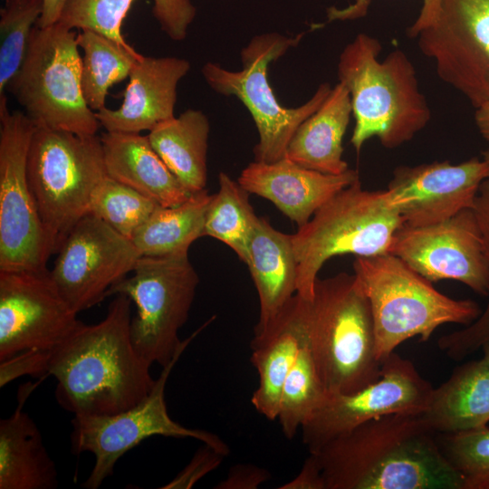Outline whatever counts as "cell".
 Returning <instances> with one entry per match:
<instances>
[{"instance_id":"6da1fadb","label":"cell","mask_w":489,"mask_h":489,"mask_svg":"<svg viewBox=\"0 0 489 489\" xmlns=\"http://www.w3.org/2000/svg\"><path fill=\"white\" fill-rule=\"evenodd\" d=\"M311 454L325 489H464L421 413L369 420Z\"/></svg>"},{"instance_id":"7a4b0ae2","label":"cell","mask_w":489,"mask_h":489,"mask_svg":"<svg viewBox=\"0 0 489 489\" xmlns=\"http://www.w3.org/2000/svg\"><path fill=\"white\" fill-rule=\"evenodd\" d=\"M98 323L81 322L51 352L55 398L74 415H113L142 401L156 379L130 338L131 300L116 294Z\"/></svg>"},{"instance_id":"3957f363","label":"cell","mask_w":489,"mask_h":489,"mask_svg":"<svg viewBox=\"0 0 489 489\" xmlns=\"http://www.w3.org/2000/svg\"><path fill=\"white\" fill-rule=\"evenodd\" d=\"M381 50L377 38L360 33L339 57L338 79L350 94L355 120L350 143L357 152L373 137L387 149L398 148L431 119L408 56L396 49L380 61Z\"/></svg>"},{"instance_id":"277c9868","label":"cell","mask_w":489,"mask_h":489,"mask_svg":"<svg viewBox=\"0 0 489 489\" xmlns=\"http://www.w3.org/2000/svg\"><path fill=\"white\" fill-rule=\"evenodd\" d=\"M308 338L327 393H353L379 379L371 309L354 273L316 279Z\"/></svg>"},{"instance_id":"5b68a950","label":"cell","mask_w":489,"mask_h":489,"mask_svg":"<svg viewBox=\"0 0 489 489\" xmlns=\"http://www.w3.org/2000/svg\"><path fill=\"white\" fill-rule=\"evenodd\" d=\"M354 274L369 302L376 352L382 362L402 342L418 336L427 341L446 323L469 325L482 312L472 300H455L438 292L398 257L358 256Z\"/></svg>"},{"instance_id":"8992f818","label":"cell","mask_w":489,"mask_h":489,"mask_svg":"<svg viewBox=\"0 0 489 489\" xmlns=\"http://www.w3.org/2000/svg\"><path fill=\"white\" fill-rule=\"evenodd\" d=\"M403 225L386 190L362 188L360 179L336 193L292 235L297 263V293L311 301L323 264L342 254L369 257L388 253Z\"/></svg>"},{"instance_id":"52a82bcc","label":"cell","mask_w":489,"mask_h":489,"mask_svg":"<svg viewBox=\"0 0 489 489\" xmlns=\"http://www.w3.org/2000/svg\"><path fill=\"white\" fill-rule=\"evenodd\" d=\"M101 139L35 127L27 177L52 254L89 213L94 191L106 177Z\"/></svg>"},{"instance_id":"ba28073f","label":"cell","mask_w":489,"mask_h":489,"mask_svg":"<svg viewBox=\"0 0 489 489\" xmlns=\"http://www.w3.org/2000/svg\"><path fill=\"white\" fill-rule=\"evenodd\" d=\"M77 34L56 23L33 29L23 63L9 91L35 127L96 135L101 126L82 91Z\"/></svg>"},{"instance_id":"9c48e42d","label":"cell","mask_w":489,"mask_h":489,"mask_svg":"<svg viewBox=\"0 0 489 489\" xmlns=\"http://www.w3.org/2000/svg\"><path fill=\"white\" fill-rule=\"evenodd\" d=\"M133 274L107 292L124 294L136 305L130 338L137 353L152 365H168L176 353L215 319L210 318L184 340L178 331L187 320L199 277L188 259L178 256H140Z\"/></svg>"},{"instance_id":"30bf717a","label":"cell","mask_w":489,"mask_h":489,"mask_svg":"<svg viewBox=\"0 0 489 489\" xmlns=\"http://www.w3.org/2000/svg\"><path fill=\"white\" fill-rule=\"evenodd\" d=\"M302 36L262 34L242 49L241 70L229 71L211 62L201 69L212 90L236 97L248 109L259 136L254 148V161L273 163L284 158L298 127L319 109L332 89L328 82L321 83L310 100L296 108L283 107L277 101L268 81V65L295 46Z\"/></svg>"},{"instance_id":"8fae6325","label":"cell","mask_w":489,"mask_h":489,"mask_svg":"<svg viewBox=\"0 0 489 489\" xmlns=\"http://www.w3.org/2000/svg\"><path fill=\"white\" fill-rule=\"evenodd\" d=\"M34 129L0 97V271L43 270L53 254L27 177Z\"/></svg>"},{"instance_id":"7c38bea8","label":"cell","mask_w":489,"mask_h":489,"mask_svg":"<svg viewBox=\"0 0 489 489\" xmlns=\"http://www.w3.org/2000/svg\"><path fill=\"white\" fill-rule=\"evenodd\" d=\"M187 346L182 347L162 368L150 393L136 406L113 415H74L71 448L73 454L94 455L84 488L97 489L113 474L117 461L140 442L153 436L194 438L227 455L229 447L216 435L186 427L168 415L165 401L167 381Z\"/></svg>"},{"instance_id":"4fadbf2b","label":"cell","mask_w":489,"mask_h":489,"mask_svg":"<svg viewBox=\"0 0 489 489\" xmlns=\"http://www.w3.org/2000/svg\"><path fill=\"white\" fill-rule=\"evenodd\" d=\"M432 390L414 364L394 351L382 361L377 381L350 394L327 393L301 427L302 442L312 453L369 420L422 413Z\"/></svg>"},{"instance_id":"5bb4252c","label":"cell","mask_w":489,"mask_h":489,"mask_svg":"<svg viewBox=\"0 0 489 489\" xmlns=\"http://www.w3.org/2000/svg\"><path fill=\"white\" fill-rule=\"evenodd\" d=\"M416 39L440 80L475 109L489 101V0H442Z\"/></svg>"},{"instance_id":"9a60e30c","label":"cell","mask_w":489,"mask_h":489,"mask_svg":"<svg viewBox=\"0 0 489 489\" xmlns=\"http://www.w3.org/2000/svg\"><path fill=\"white\" fill-rule=\"evenodd\" d=\"M57 253L50 273L76 313L103 301L141 256L130 239L91 214L76 223Z\"/></svg>"},{"instance_id":"2e32d148","label":"cell","mask_w":489,"mask_h":489,"mask_svg":"<svg viewBox=\"0 0 489 489\" xmlns=\"http://www.w3.org/2000/svg\"><path fill=\"white\" fill-rule=\"evenodd\" d=\"M388 254L432 283L455 280L488 295L489 262L473 208L434 225H403L396 231Z\"/></svg>"},{"instance_id":"e0dca14e","label":"cell","mask_w":489,"mask_h":489,"mask_svg":"<svg viewBox=\"0 0 489 489\" xmlns=\"http://www.w3.org/2000/svg\"><path fill=\"white\" fill-rule=\"evenodd\" d=\"M50 270L0 271V361L29 350H52L82 322Z\"/></svg>"},{"instance_id":"ac0fdd59","label":"cell","mask_w":489,"mask_h":489,"mask_svg":"<svg viewBox=\"0 0 489 489\" xmlns=\"http://www.w3.org/2000/svg\"><path fill=\"white\" fill-rule=\"evenodd\" d=\"M487 179L483 158L452 164L434 161L394 169L386 193L403 225L425 226L473 208L481 184Z\"/></svg>"},{"instance_id":"d6986e66","label":"cell","mask_w":489,"mask_h":489,"mask_svg":"<svg viewBox=\"0 0 489 489\" xmlns=\"http://www.w3.org/2000/svg\"><path fill=\"white\" fill-rule=\"evenodd\" d=\"M190 70L187 60L144 56L129 75L120 108H102L96 117L106 131L140 133L175 117L178 82Z\"/></svg>"},{"instance_id":"ffe728a7","label":"cell","mask_w":489,"mask_h":489,"mask_svg":"<svg viewBox=\"0 0 489 489\" xmlns=\"http://www.w3.org/2000/svg\"><path fill=\"white\" fill-rule=\"evenodd\" d=\"M359 178L354 169L340 175L325 174L284 157L273 163H249L237 181L250 194L272 202L301 227L336 193Z\"/></svg>"},{"instance_id":"44dd1931","label":"cell","mask_w":489,"mask_h":489,"mask_svg":"<svg viewBox=\"0 0 489 489\" xmlns=\"http://www.w3.org/2000/svg\"><path fill=\"white\" fill-rule=\"evenodd\" d=\"M309 300L296 293L251 341V362L259 384L251 402L268 420H276L282 389L308 336Z\"/></svg>"},{"instance_id":"7402d4cb","label":"cell","mask_w":489,"mask_h":489,"mask_svg":"<svg viewBox=\"0 0 489 489\" xmlns=\"http://www.w3.org/2000/svg\"><path fill=\"white\" fill-rule=\"evenodd\" d=\"M107 175L152 199L175 206L189 194L140 133L109 132L101 136Z\"/></svg>"},{"instance_id":"603a6c76","label":"cell","mask_w":489,"mask_h":489,"mask_svg":"<svg viewBox=\"0 0 489 489\" xmlns=\"http://www.w3.org/2000/svg\"><path fill=\"white\" fill-rule=\"evenodd\" d=\"M20 390L14 413L0 420V489H54L58 473L41 432L23 405L33 390Z\"/></svg>"},{"instance_id":"cb8c5ba5","label":"cell","mask_w":489,"mask_h":489,"mask_svg":"<svg viewBox=\"0 0 489 489\" xmlns=\"http://www.w3.org/2000/svg\"><path fill=\"white\" fill-rule=\"evenodd\" d=\"M248 266L259 299V321L254 332L263 330L297 293V263L292 235L257 220L249 244Z\"/></svg>"},{"instance_id":"d4e9b609","label":"cell","mask_w":489,"mask_h":489,"mask_svg":"<svg viewBox=\"0 0 489 489\" xmlns=\"http://www.w3.org/2000/svg\"><path fill=\"white\" fill-rule=\"evenodd\" d=\"M352 107L348 90L338 82L319 109L292 135L285 157L294 163L325 174L349 169L343 159L342 139Z\"/></svg>"},{"instance_id":"484cf974","label":"cell","mask_w":489,"mask_h":489,"mask_svg":"<svg viewBox=\"0 0 489 489\" xmlns=\"http://www.w3.org/2000/svg\"><path fill=\"white\" fill-rule=\"evenodd\" d=\"M423 419L435 434L455 433L489 422V362L483 357L455 368L431 392Z\"/></svg>"},{"instance_id":"4316f807","label":"cell","mask_w":489,"mask_h":489,"mask_svg":"<svg viewBox=\"0 0 489 489\" xmlns=\"http://www.w3.org/2000/svg\"><path fill=\"white\" fill-rule=\"evenodd\" d=\"M135 0H67L58 23L70 29L90 30L120 45L131 47L124 39L121 25ZM153 14L161 30L172 40L182 41L197 9L190 0H153Z\"/></svg>"},{"instance_id":"83f0119b","label":"cell","mask_w":489,"mask_h":489,"mask_svg":"<svg viewBox=\"0 0 489 489\" xmlns=\"http://www.w3.org/2000/svg\"><path fill=\"white\" fill-rule=\"evenodd\" d=\"M209 130L206 114L189 109L148 135L154 150L189 194L206 189Z\"/></svg>"},{"instance_id":"f1b7e54d","label":"cell","mask_w":489,"mask_h":489,"mask_svg":"<svg viewBox=\"0 0 489 489\" xmlns=\"http://www.w3.org/2000/svg\"><path fill=\"white\" fill-rule=\"evenodd\" d=\"M212 198L206 188L177 206H158L131 238L141 256L188 254L192 243L204 236Z\"/></svg>"},{"instance_id":"f546056e","label":"cell","mask_w":489,"mask_h":489,"mask_svg":"<svg viewBox=\"0 0 489 489\" xmlns=\"http://www.w3.org/2000/svg\"><path fill=\"white\" fill-rule=\"evenodd\" d=\"M76 42L83 51L82 91L87 105L94 111L105 107L108 90L129 77L134 64L142 57L133 47L90 30L77 34Z\"/></svg>"},{"instance_id":"4dcf8cb0","label":"cell","mask_w":489,"mask_h":489,"mask_svg":"<svg viewBox=\"0 0 489 489\" xmlns=\"http://www.w3.org/2000/svg\"><path fill=\"white\" fill-rule=\"evenodd\" d=\"M219 189L213 195L204 229L207 235L230 247L245 264L257 216L249 202L250 193L226 173L218 176Z\"/></svg>"},{"instance_id":"1f68e13d","label":"cell","mask_w":489,"mask_h":489,"mask_svg":"<svg viewBox=\"0 0 489 489\" xmlns=\"http://www.w3.org/2000/svg\"><path fill=\"white\" fill-rule=\"evenodd\" d=\"M326 394L307 336L282 389L277 419L287 438L295 436Z\"/></svg>"},{"instance_id":"d6a6232c","label":"cell","mask_w":489,"mask_h":489,"mask_svg":"<svg viewBox=\"0 0 489 489\" xmlns=\"http://www.w3.org/2000/svg\"><path fill=\"white\" fill-rule=\"evenodd\" d=\"M158 206L152 199L107 175L92 195L88 214L131 240Z\"/></svg>"},{"instance_id":"836d02e7","label":"cell","mask_w":489,"mask_h":489,"mask_svg":"<svg viewBox=\"0 0 489 489\" xmlns=\"http://www.w3.org/2000/svg\"><path fill=\"white\" fill-rule=\"evenodd\" d=\"M43 0H5L0 12V97L20 69Z\"/></svg>"},{"instance_id":"e575fe53","label":"cell","mask_w":489,"mask_h":489,"mask_svg":"<svg viewBox=\"0 0 489 489\" xmlns=\"http://www.w3.org/2000/svg\"><path fill=\"white\" fill-rule=\"evenodd\" d=\"M438 446L464 481V489H489V427L436 434Z\"/></svg>"},{"instance_id":"d590c367","label":"cell","mask_w":489,"mask_h":489,"mask_svg":"<svg viewBox=\"0 0 489 489\" xmlns=\"http://www.w3.org/2000/svg\"><path fill=\"white\" fill-rule=\"evenodd\" d=\"M473 209L481 227L489 262V178L481 184ZM487 296V306L475 321L438 340L439 349L448 358L461 360L481 350L484 343L489 342V288Z\"/></svg>"},{"instance_id":"8d00e7d4","label":"cell","mask_w":489,"mask_h":489,"mask_svg":"<svg viewBox=\"0 0 489 489\" xmlns=\"http://www.w3.org/2000/svg\"><path fill=\"white\" fill-rule=\"evenodd\" d=\"M52 350H29L0 361V387L23 376L48 374Z\"/></svg>"},{"instance_id":"74e56055","label":"cell","mask_w":489,"mask_h":489,"mask_svg":"<svg viewBox=\"0 0 489 489\" xmlns=\"http://www.w3.org/2000/svg\"><path fill=\"white\" fill-rule=\"evenodd\" d=\"M226 455L204 444L190 462L162 489H189L206 475L216 469Z\"/></svg>"},{"instance_id":"f35d334b","label":"cell","mask_w":489,"mask_h":489,"mask_svg":"<svg viewBox=\"0 0 489 489\" xmlns=\"http://www.w3.org/2000/svg\"><path fill=\"white\" fill-rule=\"evenodd\" d=\"M442 0H422L420 13L415 22L408 27V34L416 38L419 32L432 24L436 19ZM369 5V0H355L354 4L342 10L330 11L331 19H354L363 16Z\"/></svg>"},{"instance_id":"ab89813d","label":"cell","mask_w":489,"mask_h":489,"mask_svg":"<svg viewBox=\"0 0 489 489\" xmlns=\"http://www.w3.org/2000/svg\"><path fill=\"white\" fill-rule=\"evenodd\" d=\"M270 479L267 470L254 465H235L217 489H256Z\"/></svg>"},{"instance_id":"60d3db41","label":"cell","mask_w":489,"mask_h":489,"mask_svg":"<svg viewBox=\"0 0 489 489\" xmlns=\"http://www.w3.org/2000/svg\"><path fill=\"white\" fill-rule=\"evenodd\" d=\"M279 488L325 489L321 470L315 455L309 453V456L304 461L299 474Z\"/></svg>"},{"instance_id":"b9f144b4","label":"cell","mask_w":489,"mask_h":489,"mask_svg":"<svg viewBox=\"0 0 489 489\" xmlns=\"http://www.w3.org/2000/svg\"><path fill=\"white\" fill-rule=\"evenodd\" d=\"M67 0H43V9L36 25L41 28L58 23Z\"/></svg>"},{"instance_id":"7bdbcfd3","label":"cell","mask_w":489,"mask_h":489,"mask_svg":"<svg viewBox=\"0 0 489 489\" xmlns=\"http://www.w3.org/2000/svg\"><path fill=\"white\" fill-rule=\"evenodd\" d=\"M475 121L481 136L489 143V101L475 109Z\"/></svg>"},{"instance_id":"ee69618b","label":"cell","mask_w":489,"mask_h":489,"mask_svg":"<svg viewBox=\"0 0 489 489\" xmlns=\"http://www.w3.org/2000/svg\"><path fill=\"white\" fill-rule=\"evenodd\" d=\"M481 350H483L484 356L489 362V342H486L481 347Z\"/></svg>"},{"instance_id":"f6af8a7d","label":"cell","mask_w":489,"mask_h":489,"mask_svg":"<svg viewBox=\"0 0 489 489\" xmlns=\"http://www.w3.org/2000/svg\"><path fill=\"white\" fill-rule=\"evenodd\" d=\"M487 166V178H489V149L483 152L482 158Z\"/></svg>"}]
</instances>
